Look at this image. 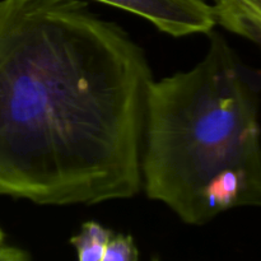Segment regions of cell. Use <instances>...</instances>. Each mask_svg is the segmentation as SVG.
<instances>
[{
    "label": "cell",
    "mask_w": 261,
    "mask_h": 261,
    "mask_svg": "<svg viewBox=\"0 0 261 261\" xmlns=\"http://www.w3.org/2000/svg\"><path fill=\"white\" fill-rule=\"evenodd\" d=\"M126 10L173 37L209 35L216 28L214 5L205 0H94Z\"/></svg>",
    "instance_id": "obj_3"
},
{
    "label": "cell",
    "mask_w": 261,
    "mask_h": 261,
    "mask_svg": "<svg viewBox=\"0 0 261 261\" xmlns=\"http://www.w3.org/2000/svg\"><path fill=\"white\" fill-rule=\"evenodd\" d=\"M257 89L219 33L193 69L149 84L143 189L188 224L261 206Z\"/></svg>",
    "instance_id": "obj_2"
},
{
    "label": "cell",
    "mask_w": 261,
    "mask_h": 261,
    "mask_svg": "<svg viewBox=\"0 0 261 261\" xmlns=\"http://www.w3.org/2000/svg\"><path fill=\"white\" fill-rule=\"evenodd\" d=\"M114 232L97 222L82 224L81 231L70 239L78 261H102L107 244Z\"/></svg>",
    "instance_id": "obj_5"
},
{
    "label": "cell",
    "mask_w": 261,
    "mask_h": 261,
    "mask_svg": "<svg viewBox=\"0 0 261 261\" xmlns=\"http://www.w3.org/2000/svg\"><path fill=\"white\" fill-rule=\"evenodd\" d=\"M213 2H214V3H217V2H219V0H213Z\"/></svg>",
    "instance_id": "obj_8"
},
{
    "label": "cell",
    "mask_w": 261,
    "mask_h": 261,
    "mask_svg": "<svg viewBox=\"0 0 261 261\" xmlns=\"http://www.w3.org/2000/svg\"><path fill=\"white\" fill-rule=\"evenodd\" d=\"M213 5L218 24L261 46V0H219Z\"/></svg>",
    "instance_id": "obj_4"
},
{
    "label": "cell",
    "mask_w": 261,
    "mask_h": 261,
    "mask_svg": "<svg viewBox=\"0 0 261 261\" xmlns=\"http://www.w3.org/2000/svg\"><path fill=\"white\" fill-rule=\"evenodd\" d=\"M139 251L129 234L112 233L102 261H138Z\"/></svg>",
    "instance_id": "obj_6"
},
{
    "label": "cell",
    "mask_w": 261,
    "mask_h": 261,
    "mask_svg": "<svg viewBox=\"0 0 261 261\" xmlns=\"http://www.w3.org/2000/svg\"><path fill=\"white\" fill-rule=\"evenodd\" d=\"M0 261H31V257L22 249L0 245Z\"/></svg>",
    "instance_id": "obj_7"
},
{
    "label": "cell",
    "mask_w": 261,
    "mask_h": 261,
    "mask_svg": "<svg viewBox=\"0 0 261 261\" xmlns=\"http://www.w3.org/2000/svg\"><path fill=\"white\" fill-rule=\"evenodd\" d=\"M152 81L143 48L83 0H0V196L134 198Z\"/></svg>",
    "instance_id": "obj_1"
}]
</instances>
